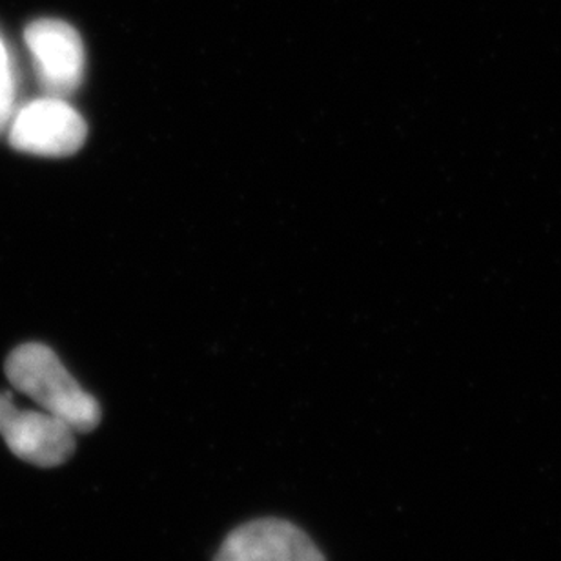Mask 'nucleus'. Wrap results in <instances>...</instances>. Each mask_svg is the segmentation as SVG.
I'll list each match as a JSON object with an SVG mask.
<instances>
[{"instance_id":"nucleus-1","label":"nucleus","mask_w":561,"mask_h":561,"mask_svg":"<svg viewBox=\"0 0 561 561\" xmlns=\"http://www.w3.org/2000/svg\"><path fill=\"white\" fill-rule=\"evenodd\" d=\"M4 370L13 389L35 401L44 412L65 421L76 434L95 431L101 423L99 401L71 378L49 346H16L5 359Z\"/></svg>"},{"instance_id":"nucleus-2","label":"nucleus","mask_w":561,"mask_h":561,"mask_svg":"<svg viewBox=\"0 0 561 561\" xmlns=\"http://www.w3.org/2000/svg\"><path fill=\"white\" fill-rule=\"evenodd\" d=\"M87 121L66 99H35L16 110L10 123V145L41 157H68L87 142Z\"/></svg>"},{"instance_id":"nucleus-3","label":"nucleus","mask_w":561,"mask_h":561,"mask_svg":"<svg viewBox=\"0 0 561 561\" xmlns=\"http://www.w3.org/2000/svg\"><path fill=\"white\" fill-rule=\"evenodd\" d=\"M38 84L48 98L68 99L84 79V44L76 27L57 19H38L24 32Z\"/></svg>"},{"instance_id":"nucleus-4","label":"nucleus","mask_w":561,"mask_h":561,"mask_svg":"<svg viewBox=\"0 0 561 561\" xmlns=\"http://www.w3.org/2000/svg\"><path fill=\"white\" fill-rule=\"evenodd\" d=\"M0 434L16 458L43 469L66 463L76 453V431L44 411L16 409L0 394Z\"/></svg>"},{"instance_id":"nucleus-5","label":"nucleus","mask_w":561,"mask_h":561,"mask_svg":"<svg viewBox=\"0 0 561 561\" xmlns=\"http://www.w3.org/2000/svg\"><path fill=\"white\" fill-rule=\"evenodd\" d=\"M214 561H327L312 538L280 518L239 525L225 538Z\"/></svg>"},{"instance_id":"nucleus-6","label":"nucleus","mask_w":561,"mask_h":561,"mask_svg":"<svg viewBox=\"0 0 561 561\" xmlns=\"http://www.w3.org/2000/svg\"><path fill=\"white\" fill-rule=\"evenodd\" d=\"M13 115H15V73H13V65H11L4 41L0 38V134L5 128H10Z\"/></svg>"}]
</instances>
